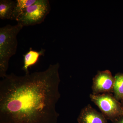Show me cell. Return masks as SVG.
<instances>
[{
    "mask_svg": "<svg viewBox=\"0 0 123 123\" xmlns=\"http://www.w3.org/2000/svg\"><path fill=\"white\" fill-rule=\"evenodd\" d=\"M16 0H0V18L2 20H12L16 5Z\"/></svg>",
    "mask_w": 123,
    "mask_h": 123,
    "instance_id": "ba28073f",
    "label": "cell"
},
{
    "mask_svg": "<svg viewBox=\"0 0 123 123\" xmlns=\"http://www.w3.org/2000/svg\"><path fill=\"white\" fill-rule=\"evenodd\" d=\"M91 101L98 107L107 119L112 121L123 115V110L112 93L90 95Z\"/></svg>",
    "mask_w": 123,
    "mask_h": 123,
    "instance_id": "277c9868",
    "label": "cell"
},
{
    "mask_svg": "<svg viewBox=\"0 0 123 123\" xmlns=\"http://www.w3.org/2000/svg\"></svg>",
    "mask_w": 123,
    "mask_h": 123,
    "instance_id": "7c38bea8",
    "label": "cell"
},
{
    "mask_svg": "<svg viewBox=\"0 0 123 123\" xmlns=\"http://www.w3.org/2000/svg\"><path fill=\"white\" fill-rule=\"evenodd\" d=\"M112 122L113 123H123V115L119 117Z\"/></svg>",
    "mask_w": 123,
    "mask_h": 123,
    "instance_id": "8fae6325",
    "label": "cell"
},
{
    "mask_svg": "<svg viewBox=\"0 0 123 123\" xmlns=\"http://www.w3.org/2000/svg\"><path fill=\"white\" fill-rule=\"evenodd\" d=\"M115 78L108 70L98 71L93 79L92 94L112 93Z\"/></svg>",
    "mask_w": 123,
    "mask_h": 123,
    "instance_id": "5b68a950",
    "label": "cell"
},
{
    "mask_svg": "<svg viewBox=\"0 0 123 123\" xmlns=\"http://www.w3.org/2000/svg\"><path fill=\"white\" fill-rule=\"evenodd\" d=\"M23 26L18 23L14 25L8 24L0 28V77L7 75L10 58L17 52V36Z\"/></svg>",
    "mask_w": 123,
    "mask_h": 123,
    "instance_id": "7a4b0ae2",
    "label": "cell"
},
{
    "mask_svg": "<svg viewBox=\"0 0 123 123\" xmlns=\"http://www.w3.org/2000/svg\"><path fill=\"white\" fill-rule=\"evenodd\" d=\"M37 0H17L13 14L12 20L16 21L22 11L27 8L34 4Z\"/></svg>",
    "mask_w": 123,
    "mask_h": 123,
    "instance_id": "30bf717a",
    "label": "cell"
},
{
    "mask_svg": "<svg viewBox=\"0 0 123 123\" xmlns=\"http://www.w3.org/2000/svg\"><path fill=\"white\" fill-rule=\"evenodd\" d=\"M115 81L113 87L114 96L119 101H123V74L118 73L114 77Z\"/></svg>",
    "mask_w": 123,
    "mask_h": 123,
    "instance_id": "9c48e42d",
    "label": "cell"
},
{
    "mask_svg": "<svg viewBox=\"0 0 123 123\" xmlns=\"http://www.w3.org/2000/svg\"><path fill=\"white\" fill-rule=\"evenodd\" d=\"M46 50L42 49L40 51L34 50L31 48L29 51L23 55V66L22 69L25 74L30 73L29 68L37 63L40 57L44 56Z\"/></svg>",
    "mask_w": 123,
    "mask_h": 123,
    "instance_id": "52a82bcc",
    "label": "cell"
},
{
    "mask_svg": "<svg viewBox=\"0 0 123 123\" xmlns=\"http://www.w3.org/2000/svg\"><path fill=\"white\" fill-rule=\"evenodd\" d=\"M107 119L90 104L83 108L77 118L78 123H108Z\"/></svg>",
    "mask_w": 123,
    "mask_h": 123,
    "instance_id": "8992f818",
    "label": "cell"
},
{
    "mask_svg": "<svg viewBox=\"0 0 123 123\" xmlns=\"http://www.w3.org/2000/svg\"><path fill=\"white\" fill-rule=\"evenodd\" d=\"M51 10L48 0H37L27 8L18 16L16 21L23 26H28L41 24Z\"/></svg>",
    "mask_w": 123,
    "mask_h": 123,
    "instance_id": "3957f363",
    "label": "cell"
},
{
    "mask_svg": "<svg viewBox=\"0 0 123 123\" xmlns=\"http://www.w3.org/2000/svg\"><path fill=\"white\" fill-rule=\"evenodd\" d=\"M58 63L48 68L0 81V123H57L61 97Z\"/></svg>",
    "mask_w": 123,
    "mask_h": 123,
    "instance_id": "6da1fadb",
    "label": "cell"
}]
</instances>
